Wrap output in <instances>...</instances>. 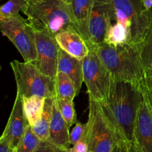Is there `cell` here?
<instances>
[{
  "mask_svg": "<svg viewBox=\"0 0 152 152\" xmlns=\"http://www.w3.org/2000/svg\"><path fill=\"white\" fill-rule=\"evenodd\" d=\"M55 96L74 100L77 95L73 80L65 73L58 71L55 77Z\"/></svg>",
  "mask_w": 152,
  "mask_h": 152,
  "instance_id": "d6986e66",
  "label": "cell"
},
{
  "mask_svg": "<svg viewBox=\"0 0 152 152\" xmlns=\"http://www.w3.org/2000/svg\"><path fill=\"white\" fill-rule=\"evenodd\" d=\"M36 152H72V150L71 148H64L56 145L48 140H46L40 142L39 146Z\"/></svg>",
  "mask_w": 152,
  "mask_h": 152,
  "instance_id": "484cf974",
  "label": "cell"
},
{
  "mask_svg": "<svg viewBox=\"0 0 152 152\" xmlns=\"http://www.w3.org/2000/svg\"><path fill=\"white\" fill-rule=\"evenodd\" d=\"M58 71L65 73L73 80L78 95L83 83H84L82 60L74 57L59 48L58 54Z\"/></svg>",
  "mask_w": 152,
  "mask_h": 152,
  "instance_id": "9a60e30c",
  "label": "cell"
},
{
  "mask_svg": "<svg viewBox=\"0 0 152 152\" xmlns=\"http://www.w3.org/2000/svg\"><path fill=\"white\" fill-rule=\"evenodd\" d=\"M45 98L37 96H23L22 105L28 123L33 126L39 120L44 111Z\"/></svg>",
  "mask_w": 152,
  "mask_h": 152,
  "instance_id": "e0dca14e",
  "label": "cell"
},
{
  "mask_svg": "<svg viewBox=\"0 0 152 152\" xmlns=\"http://www.w3.org/2000/svg\"><path fill=\"white\" fill-rule=\"evenodd\" d=\"M86 133V125L77 122L75 126L70 132V142L71 145H75L80 141L85 140Z\"/></svg>",
  "mask_w": 152,
  "mask_h": 152,
  "instance_id": "d4e9b609",
  "label": "cell"
},
{
  "mask_svg": "<svg viewBox=\"0 0 152 152\" xmlns=\"http://www.w3.org/2000/svg\"><path fill=\"white\" fill-rule=\"evenodd\" d=\"M143 96L140 85L112 80L108 98L99 102L119 143L127 145L134 141L135 123Z\"/></svg>",
  "mask_w": 152,
  "mask_h": 152,
  "instance_id": "6da1fadb",
  "label": "cell"
},
{
  "mask_svg": "<svg viewBox=\"0 0 152 152\" xmlns=\"http://www.w3.org/2000/svg\"><path fill=\"white\" fill-rule=\"evenodd\" d=\"M54 97L45 98L44 111L42 115L38 122L33 126V130L41 141L46 140L49 137L50 125L51 121Z\"/></svg>",
  "mask_w": 152,
  "mask_h": 152,
  "instance_id": "ac0fdd59",
  "label": "cell"
},
{
  "mask_svg": "<svg viewBox=\"0 0 152 152\" xmlns=\"http://www.w3.org/2000/svg\"><path fill=\"white\" fill-rule=\"evenodd\" d=\"M83 81L89 97L98 102L106 100L112 83V77L100 57L95 45L89 48V53L82 60Z\"/></svg>",
  "mask_w": 152,
  "mask_h": 152,
  "instance_id": "52a82bcc",
  "label": "cell"
},
{
  "mask_svg": "<svg viewBox=\"0 0 152 152\" xmlns=\"http://www.w3.org/2000/svg\"><path fill=\"white\" fill-rule=\"evenodd\" d=\"M0 152H16V149L10 146L6 141L0 140Z\"/></svg>",
  "mask_w": 152,
  "mask_h": 152,
  "instance_id": "f1b7e54d",
  "label": "cell"
},
{
  "mask_svg": "<svg viewBox=\"0 0 152 152\" xmlns=\"http://www.w3.org/2000/svg\"><path fill=\"white\" fill-rule=\"evenodd\" d=\"M145 88V92H146V94L147 96H148V101L150 102V105H151V108H152V88H147L146 86H145L144 85H142Z\"/></svg>",
  "mask_w": 152,
  "mask_h": 152,
  "instance_id": "4dcf8cb0",
  "label": "cell"
},
{
  "mask_svg": "<svg viewBox=\"0 0 152 152\" xmlns=\"http://www.w3.org/2000/svg\"><path fill=\"white\" fill-rule=\"evenodd\" d=\"M126 152H142L141 151L140 148L134 143V142H132V143L129 144V145H126Z\"/></svg>",
  "mask_w": 152,
  "mask_h": 152,
  "instance_id": "f546056e",
  "label": "cell"
},
{
  "mask_svg": "<svg viewBox=\"0 0 152 152\" xmlns=\"http://www.w3.org/2000/svg\"><path fill=\"white\" fill-rule=\"evenodd\" d=\"M142 88L144 96L135 123L134 142L142 152H152V108L142 85Z\"/></svg>",
  "mask_w": 152,
  "mask_h": 152,
  "instance_id": "8fae6325",
  "label": "cell"
},
{
  "mask_svg": "<svg viewBox=\"0 0 152 152\" xmlns=\"http://www.w3.org/2000/svg\"><path fill=\"white\" fill-rule=\"evenodd\" d=\"M55 100L62 117L66 121L71 129V126H73L74 124H76L77 122L74 100L69 99L57 98L56 96H55Z\"/></svg>",
  "mask_w": 152,
  "mask_h": 152,
  "instance_id": "7402d4cb",
  "label": "cell"
},
{
  "mask_svg": "<svg viewBox=\"0 0 152 152\" xmlns=\"http://www.w3.org/2000/svg\"><path fill=\"white\" fill-rule=\"evenodd\" d=\"M35 31L55 36L74 27L70 3L63 0H27L22 10Z\"/></svg>",
  "mask_w": 152,
  "mask_h": 152,
  "instance_id": "3957f363",
  "label": "cell"
},
{
  "mask_svg": "<svg viewBox=\"0 0 152 152\" xmlns=\"http://www.w3.org/2000/svg\"><path fill=\"white\" fill-rule=\"evenodd\" d=\"M124 152H126V145H124Z\"/></svg>",
  "mask_w": 152,
  "mask_h": 152,
  "instance_id": "e575fe53",
  "label": "cell"
},
{
  "mask_svg": "<svg viewBox=\"0 0 152 152\" xmlns=\"http://www.w3.org/2000/svg\"><path fill=\"white\" fill-rule=\"evenodd\" d=\"M0 30L16 47L25 62H34L37 58L36 31L28 19L20 14L0 19Z\"/></svg>",
  "mask_w": 152,
  "mask_h": 152,
  "instance_id": "8992f818",
  "label": "cell"
},
{
  "mask_svg": "<svg viewBox=\"0 0 152 152\" xmlns=\"http://www.w3.org/2000/svg\"><path fill=\"white\" fill-rule=\"evenodd\" d=\"M141 59L145 69L152 67V24L143 42L139 46Z\"/></svg>",
  "mask_w": 152,
  "mask_h": 152,
  "instance_id": "603a6c76",
  "label": "cell"
},
{
  "mask_svg": "<svg viewBox=\"0 0 152 152\" xmlns=\"http://www.w3.org/2000/svg\"><path fill=\"white\" fill-rule=\"evenodd\" d=\"M95 49L113 80L143 84L145 69L138 46L126 43L112 47L102 42L95 45Z\"/></svg>",
  "mask_w": 152,
  "mask_h": 152,
  "instance_id": "7a4b0ae2",
  "label": "cell"
},
{
  "mask_svg": "<svg viewBox=\"0 0 152 152\" xmlns=\"http://www.w3.org/2000/svg\"><path fill=\"white\" fill-rule=\"evenodd\" d=\"M144 5L148 9H151L152 7V0H142Z\"/></svg>",
  "mask_w": 152,
  "mask_h": 152,
  "instance_id": "d6a6232c",
  "label": "cell"
},
{
  "mask_svg": "<svg viewBox=\"0 0 152 152\" xmlns=\"http://www.w3.org/2000/svg\"><path fill=\"white\" fill-rule=\"evenodd\" d=\"M10 67L14 74L17 93L22 97L55 96V79L42 74L34 62L13 60L10 62Z\"/></svg>",
  "mask_w": 152,
  "mask_h": 152,
  "instance_id": "5b68a950",
  "label": "cell"
},
{
  "mask_svg": "<svg viewBox=\"0 0 152 152\" xmlns=\"http://www.w3.org/2000/svg\"><path fill=\"white\" fill-rule=\"evenodd\" d=\"M124 144H121L118 142V143L114 146L112 152H124Z\"/></svg>",
  "mask_w": 152,
  "mask_h": 152,
  "instance_id": "1f68e13d",
  "label": "cell"
},
{
  "mask_svg": "<svg viewBox=\"0 0 152 152\" xmlns=\"http://www.w3.org/2000/svg\"><path fill=\"white\" fill-rule=\"evenodd\" d=\"M70 128L62 117L54 97L51 121L50 125L48 140L53 144L64 148H71Z\"/></svg>",
  "mask_w": 152,
  "mask_h": 152,
  "instance_id": "5bb4252c",
  "label": "cell"
},
{
  "mask_svg": "<svg viewBox=\"0 0 152 152\" xmlns=\"http://www.w3.org/2000/svg\"><path fill=\"white\" fill-rule=\"evenodd\" d=\"M59 48L74 57L83 60L89 53V48L83 36L74 27H70L55 36Z\"/></svg>",
  "mask_w": 152,
  "mask_h": 152,
  "instance_id": "4fadbf2b",
  "label": "cell"
},
{
  "mask_svg": "<svg viewBox=\"0 0 152 152\" xmlns=\"http://www.w3.org/2000/svg\"><path fill=\"white\" fill-rule=\"evenodd\" d=\"M40 142L41 140L34 133L32 126L28 124L23 136L15 148L16 152H36L39 146Z\"/></svg>",
  "mask_w": 152,
  "mask_h": 152,
  "instance_id": "44dd1931",
  "label": "cell"
},
{
  "mask_svg": "<svg viewBox=\"0 0 152 152\" xmlns=\"http://www.w3.org/2000/svg\"><path fill=\"white\" fill-rule=\"evenodd\" d=\"M37 58L34 62L42 74L55 79L58 72L59 46L55 37L45 32L36 31Z\"/></svg>",
  "mask_w": 152,
  "mask_h": 152,
  "instance_id": "30bf717a",
  "label": "cell"
},
{
  "mask_svg": "<svg viewBox=\"0 0 152 152\" xmlns=\"http://www.w3.org/2000/svg\"><path fill=\"white\" fill-rule=\"evenodd\" d=\"M116 21V11L113 0H95L88 21V35L90 43L97 45L104 42L107 30Z\"/></svg>",
  "mask_w": 152,
  "mask_h": 152,
  "instance_id": "9c48e42d",
  "label": "cell"
},
{
  "mask_svg": "<svg viewBox=\"0 0 152 152\" xmlns=\"http://www.w3.org/2000/svg\"><path fill=\"white\" fill-rule=\"evenodd\" d=\"M28 125L22 105V97L16 92L11 113L0 140L6 141L10 146L16 148Z\"/></svg>",
  "mask_w": 152,
  "mask_h": 152,
  "instance_id": "7c38bea8",
  "label": "cell"
},
{
  "mask_svg": "<svg viewBox=\"0 0 152 152\" xmlns=\"http://www.w3.org/2000/svg\"><path fill=\"white\" fill-rule=\"evenodd\" d=\"M130 37L127 28L120 22L112 24L107 30L104 42L112 47H117L119 45L129 43Z\"/></svg>",
  "mask_w": 152,
  "mask_h": 152,
  "instance_id": "ffe728a7",
  "label": "cell"
},
{
  "mask_svg": "<svg viewBox=\"0 0 152 152\" xmlns=\"http://www.w3.org/2000/svg\"><path fill=\"white\" fill-rule=\"evenodd\" d=\"M88 108L85 140L89 152H112L118 140L104 117L99 103L89 97Z\"/></svg>",
  "mask_w": 152,
  "mask_h": 152,
  "instance_id": "ba28073f",
  "label": "cell"
},
{
  "mask_svg": "<svg viewBox=\"0 0 152 152\" xmlns=\"http://www.w3.org/2000/svg\"><path fill=\"white\" fill-rule=\"evenodd\" d=\"M149 88H152V67L145 70V76L143 84Z\"/></svg>",
  "mask_w": 152,
  "mask_h": 152,
  "instance_id": "83f0119b",
  "label": "cell"
},
{
  "mask_svg": "<svg viewBox=\"0 0 152 152\" xmlns=\"http://www.w3.org/2000/svg\"><path fill=\"white\" fill-rule=\"evenodd\" d=\"M116 22L129 31L130 44L139 47L146 37L152 24V10L144 5L142 0H113Z\"/></svg>",
  "mask_w": 152,
  "mask_h": 152,
  "instance_id": "277c9868",
  "label": "cell"
},
{
  "mask_svg": "<svg viewBox=\"0 0 152 152\" xmlns=\"http://www.w3.org/2000/svg\"><path fill=\"white\" fill-rule=\"evenodd\" d=\"M63 1H66V2L70 3V4H71V1H72V0H63Z\"/></svg>",
  "mask_w": 152,
  "mask_h": 152,
  "instance_id": "836d02e7",
  "label": "cell"
},
{
  "mask_svg": "<svg viewBox=\"0 0 152 152\" xmlns=\"http://www.w3.org/2000/svg\"><path fill=\"white\" fill-rule=\"evenodd\" d=\"M71 150H72V152H89L88 144L85 140L80 141L73 145Z\"/></svg>",
  "mask_w": 152,
  "mask_h": 152,
  "instance_id": "4316f807",
  "label": "cell"
},
{
  "mask_svg": "<svg viewBox=\"0 0 152 152\" xmlns=\"http://www.w3.org/2000/svg\"><path fill=\"white\" fill-rule=\"evenodd\" d=\"M95 0H72L71 3L75 28L83 36L87 44L90 43L88 21Z\"/></svg>",
  "mask_w": 152,
  "mask_h": 152,
  "instance_id": "2e32d148",
  "label": "cell"
},
{
  "mask_svg": "<svg viewBox=\"0 0 152 152\" xmlns=\"http://www.w3.org/2000/svg\"><path fill=\"white\" fill-rule=\"evenodd\" d=\"M27 4V0H9L0 7V19L19 14Z\"/></svg>",
  "mask_w": 152,
  "mask_h": 152,
  "instance_id": "cb8c5ba5",
  "label": "cell"
}]
</instances>
